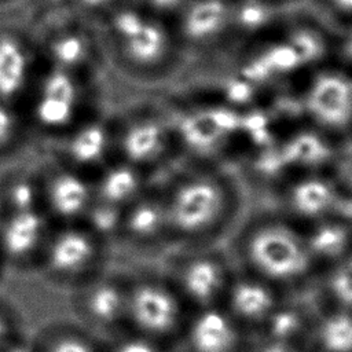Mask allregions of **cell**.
Returning a JSON list of instances; mask_svg holds the SVG:
<instances>
[{"label": "cell", "instance_id": "cell-10", "mask_svg": "<svg viewBox=\"0 0 352 352\" xmlns=\"http://www.w3.org/2000/svg\"><path fill=\"white\" fill-rule=\"evenodd\" d=\"M126 270L111 265L67 292L72 319L99 336L111 338L126 330Z\"/></svg>", "mask_w": 352, "mask_h": 352}, {"label": "cell", "instance_id": "cell-17", "mask_svg": "<svg viewBox=\"0 0 352 352\" xmlns=\"http://www.w3.org/2000/svg\"><path fill=\"white\" fill-rule=\"evenodd\" d=\"M243 327L223 305L190 311L180 338L191 352H234Z\"/></svg>", "mask_w": 352, "mask_h": 352}, {"label": "cell", "instance_id": "cell-8", "mask_svg": "<svg viewBox=\"0 0 352 352\" xmlns=\"http://www.w3.org/2000/svg\"><path fill=\"white\" fill-rule=\"evenodd\" d=\"M305 125L336 143L352 140V70L329 60L305 76L298 92Z\"/></svg>", "mask_w": 352, "mask_h": 352}, {"label": "cell", "instance_id": "cell-34", "mask_svg": "<svg viewBox=\"0 0 352 352\" xmlns=\"http://www.w3.org/2000/svg\"><path fill=\"white\" fill-rule=\"evenodd\" d=\"M81 7L87 10H102L111 4L114 0H76Z\"/></svg>", "mask_w": 352, "mask_h": 352}, {"label": "cell", "instance_id": "cell-2", "mask_svg": "<svg viewBox=\"0 0 352 352\" xmlns=\"http://www.w3.org/2000/svg\"><path fill=\"white\" fill-rule=\"evenodd\" d=\"M226 246L238 270L286 293L311 292L320 271L302 224L275 208L245 214Z\"/></svg>", "mask_w": 352, "mask_h": 352}, {"label": "cell", "instance_id": "cell-14", "mask_svg": "<svg viewBox=\"0 0 352 352\" xmlns=\"http://www.w3.org/2000/svg\"><path fill=\"white\" fill-rule=\"evenodd\" d=\"M40 210L54 226L82 221L92 201V179L52 160L38 162Z\"/></svg>", "mask_w": 352, "mask_h": 352}, {"label": "cell", "instance_id": "cell-28", "mask_svg": "<svg viewBox=\"0 0 352 352\" xmlns=\"http://www.w3.org/2000/svg\"><path fill=\"white\" fill-rule=\"evenodd\" d=\"M111 340L110 352H164V342L125 330Z\"/></svg>", "mask_w": 352, "mask_h": 352}, {"label": "cell", "instance_id": "cell-35", "mask_svg": "<svg viewBox=\"0 0 352 352\" xmlns=\"http://www.w3.org/2000/svg\"><path fill=\"white\" fill-rule=\"evenodd\" d=\"M6 274H7V271H6V268H4V265H3V263H1V260H0V283H1L3 278L6 276Z\"/></svg>", "mask_w": 352, "mask_h": 352}, {"label": "cell", "instance_id": "cell-21", "mask_svg": "<svg viewBox=\"0 0 352 352\" xmlns=\"http://www.w3.org/2000/svg\"><path fill=\"white\" fill-rule=\"evenodd\" d=\"M40 209L38 164L21 161L0 168V210Z\"/></svg>", "mask_w": 352, "mask_h": 352}, {"label": "cell", "instance_id": "cell-16", "mask_svg": "<svg viewBox=\"0 0 352 352\" xmlns=\"http://www.w3.org/2000/svg\"><path fill=\"white\" fill-rule=\"evenodd\" d=\"M290 294L236 268L221 305L243 329L265 327Z\"/></svg>", "mask_w": 352, "mask_h": 352}, {"label": "cell", "instance_id": "cell-29", "mask_svg": "<svg viewBox=\"0 0 352 352\" xmlns=\"http://www.w3.org/2000/svg\"><path fill=\"white\" fill-rule=\"evenodd\" d=\"M21 315L18 308L0 294V352L19 336Z\"/></svg>", "mask_w": 352, "mask_h": 352}, {"label": "cell", "instance_id": "cell-7", "mask_svg": "<svg viewBox=\"0 0 352 352\" xmlns=\"http://www.w3.org/2000/svg\"><path fill=\"white\" fill-rule=\"evenodd\" d=\"M126 330L166 342L180 337L190 308L160 267L126 270Z\"/></svg>", "mask_w": 352, "mask_h": 352}, {"label": "cell", "instance_id": "cell-18", "mask_svg": "<svg viewBox=\"0 0 352 352\" xmlns=\"http://www.w3.org/2000/svg\"><path fill=\"white\" fill-rule=\"evenodd\" d=\"M183 38L208 45L234 32V0H190L179 12Z\"/></svg>", "mask_w": 352, "mask_h": 352}, {"label": "cell", "instance_id": "cell-22", "mask_svg": "<svg viewBox=\"0 0 352 352\" xmlns=\"http://www.w3.org/2000/svg\"><path fill=\"white\" fill-rule=\"evenodd\" d=\"M311 294L319 304L352 312V248L322 268Z\"/></svg>", "mask_w": 352, "mask_h": 352}, {"label": "cell", "instance_id": "cell-13", "mask_svg": "<svg viewBox=\"0 0 352 352\" xmlns=\"http://www.w3.org/2000/svg\"><path fill=\"white\" fill-rule=\"evenodd\" d=\"M116 248L140 254L153 253L160 257L173 248L158 182H154L146 192L124 209L114 242Z\"/></svg>", "mask_w": 352, "mask_h": 352}, {"label": "cell", "instance_id": "cell-3", "mask_svg": "<svg viewBox=\"0 0 352 352\" xmlns=\"http://www.w3.org/2000/svg\"><path fill=\"white\" fill-rule=\"evenodd\" d=\"M19 107L36 139L43 143L98 110L82 76L51 65L41 74H34Z\"/></svg>", "mask_w": 352, "mask_h": 352}, {"label": "cell", "instance_id": "cell-11", "mask_svg": "<svg viewBox=\"0 0 352 352\" xmlns=\"http://www.w3.org/2000/svg\"><path fill=\"white\" fill-rule=\"evenodd\" d=\"M44 144L45 158L92 179L116 158L113 118L107 113L95 110Z\"/></svg>", "mask_w": 352, "mask_h": 352}, {"label": "cell", "instance_id": "cell-12", "mask_svg": "<svg viewBox=\"0 0 352 352\" xmlns=\"http://www.w3.org/2000/svg\"><path fill=\"white\" fill-rule=\"evenodd\" d=\"M124 65L136 74L153 76L164 72L172 51L166 29L136 8L117 10L110 18Z\"/></svg>", "mask_w": 352, "mask_h": 352}, {"label": "cell", "instance_id": "cell-36", "mask_svg": "<svg viewBox=\"0 0 352 352\" xmlns=\"http://www.w3.org/2000/svg\"><path fill=\"white\" fill-rule=\"evenodd\" d=\"M274 1H276V3H282L283 0H274Z\"/></svg>", "mask_w": 352, "mask_h": 352}, {"label": "cell", "instance_id": "cell-32", "mask_svg": "<svg viewBox=\"0 0 352 352\" xmlns=\"http://www.w3.org/2000/svg\"><path fill=\"white\" fill-rule=\"evenodd\" d=\"M190 0H147L148 6L162 14H172V12H180L183 7L188 3Z\"/></svg>", "mask_w": 352, "mask_h": 352}, {"label": "cell", "instance_id": "cell-24", "mask_svg": "<svg viewBox=\"0 0 352 352\" xmlns=\"http://www.w3.org/2000/svg\"><path fill=\"white\" fill-rule=\"evenodd\" d=\"M34 142L19 104L0 100V168L19 161Z\"/></svg>", "mask_w": 352, "mask_h": 352}, {"label": "cell", "instance_id": "cell-30", "mask_svg": "<svg viewBox=\"0 0 352 352\" xmlns=\"http://www.w3.org/2000/svg\"><path fill=\"white\" fill-rule=\"evenodd\" d=\"M333 51L337 54L336 62L352 70V22H346L342 33L333 43Z\"/></svg>", "mask_w": 352, "mask_h": 352}, {"label": "cell", "instance_id": "cell-25", "mask_svg": "<svg viewBox=\"0 0 352 352\" xmlns=\"http://www.w3.org/2000/svg\"><path fill=\"white\" fill-rule=\"evenodd\" d=\"M98 336L74 322H51L40 334L36 346L41 352H98Z\"/></svg>", "mask_w": 352, "mask_h": 352}, {"label": "cell", "instance_id": "cell-19", "mask_svg": "<svg viewBox=\"0 0 352 352\" xmlns=\"http://www.w3.org/2000/svg\"><path fill=\"white\" fill-rule=\"evenodd\" d=\"M153 183L151 175L114 158L92 177L94 199L124 210Z\"/></svg>", "mask_w": 352, "mask_h": 352}, {"label": "cell", "instance_id": "cell-27", "mask_svg": "<svg viewBox=\"0 0 352 352\" xmlns=\"http://www.w3.org/2000/svg\"><path fill=\"white\" fill-rule=\"evenodd\" d=\"M274 0H234V32L242 36H264L276 22Z\"/></svg>", "mask_w": 352, "mask_h": 352}, {"label": "cell", "instance_id": "cell-5", "mask_svg": "<svg viewBox=\"0 0 352 352\" xmlns=\"http://www.w3.org/2000/svg\"><path fill=\"white\" fill-rule=\"evenodd\" d=\"M158 267L190 311L221 305L236 272L226 245L175 246Z\"/></svg>", "mask_w": 352, "mask_h": 352}, {"label": "cell", "instance_id": "cell-20", "mask_svg": "<svg viewBox=\"0 0 352 352\" xmlns=\"http://www.w3.org/2000/svg\"><path fill=\"white\" fill-rule=\"evenodd\" d=\"M34 74L26 45L12 34H0V100L19 104Z\"/></svg>", "mask_w": 352, "mask_h": 352}, {"label": "cell", "instance_id": "cell-31", "mask_svg": "<svg viewBox=\"0 0 352 352\" xmlns=\"http://www.w3.org/2000/svg\"><path fill=\"white\" fill-rule=\"evenodd\" d=\"M327 10L342 22H352V0H323Z\"/></svg>", "mask_w": 352, "mask_h": 352}, {"label": "cell", "instance_id": "cell-23", "mask_svg": "<svg viewBox=\"0 0 352 352\" xmlns=\"http://www.w3.org/2000/svg\"><path fill=\"white\" fill-rule=\"evenodd\" d=\"M309 323L323 352H352L351 311L323 305L315 300Z\"/></svg>", "mask_w": 352, "mask_h": 352}, {"label": "cell", "instance_id": "cell-9", "mask_svg": "<svg viewBox=\"0 0 352 352\" xmlns=\"http://www.w3.org/2000/svg\"><path fill=\"white\" fill-rule=\"evenodd\" d=\"M274 208L302 226L352 220V187L333 168L289 175L279 182Z\"/></svg>", "mask_w": 352, "mask_h": 352}, {"label": "cell", "instance_id": "cell-26", "mask_svg": "<svg viewBox=\"0 0 352 352\" xmlns=\"http://www.w3.org/2000/svg\"><path fill=\"white\" fill-rule=\"evenodd\" d=\"M50 65L82 76L91 58V47L85 37L67 32L52 37L47 47Z\"/></svg>", "mask_w": 352, "mask_h": 352}, {"label": "cell", "instance_id": "cell-15", "mask_svg": "<svg viewBox=\"0 0 352 352\" xmlns=\"http://www.w3.org/2000/svg\"><path fill=\"white\" fill-rule=\"evenodd\" d=\"M54 224L40 209L0 210V260L7 272H34Z\"/></svg>", "mask_w": 352, "mask_h": 352}, {"label": "cell", "instance_id": "cell-6", "mask_svg": "<svg viewBox=\"0 0 352 352\" xmlns=\"http://www.w3.org/2000/svg\"><path fill=\"white\" fill-rule=\"evenodd\" d=\"M113 246L84 221L54 226L36 274L66 292L113 265Z\"/></svg>", "mask_w": 352, "mask_h": 352}, {"label": "cell", "instance_id": "cell-4", "mask_svg": "<svg viewBox=\"0 0 352 352\" xmlns=\"http://www.w3.org/2000/svg\"><path fill=\"white\" fill-rule=\"evenodd\" d=\"M114 155L153 177L180 162L166 106L143 104L111 114Z\"/></svg>", "mask_w": 352, "mask_h": 352}, {"label": "cell", "instance_id": "cell-33", "mask_svg": "<svg viewBox=\"0 0 352 352\" xmlns=\"http://www.w3.org/2000/svg\"><path fill=\"white\" fill-rule=\"evenodd\" d=\"M289 341L290 340L271 337V340L261 348L260 352H297Z\"/></svg>", "mask_w": 352, "mask_h": 352}, {"label": "cell", "instance_id": "cell-1", "mask_svg": "<svg viewBox=\"0 0 352 352\" xmlns=\"http://www.w3.org/2000/svg\"><path fill=\"white\" fill-rule=\"evenodd\" d=\"M160 183L175 246L226 245L245 216L242 182L226 162H179Z\"/></svg>", "mask_w": 352, "mask_h": 352}]
</instances>
